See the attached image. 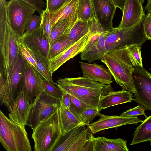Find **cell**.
I'll list each match as a JSON object with an SVG mask.
<instances>
[{
  "label": "cell",
  "mask_w": 151,
  "mask_h": 151,
  "mask_svg": "<svg viewBox=\"0 0 151 151\" xmlns=\"http://www.w3.org/2000/svg\"><path fill=\"white\" fill-rule=\"evenodd\" d=\"M91 20L83 21L78 19L70 29L67 36L70 40L76 42L91 31Z\"/></svg>",
  "instance_id": "83f0119b"
},
{
  "label": "cell",
  "mask_w": 151,
  "mask_h": 151,
  "mask_svg": "<svg viewBox=\"0 0 151 151\" xmlns=\"http://www.w3.org/2000/svg\"><path fill=\"white\" fill-rule=\"evenodd\" d=\"M7 2L0 0V81L8 78L9 71L20 55L22 44V36L10 24Z\"/></svg>",
  "instance_id": "6da1fadb"
},
{
  "label": "cell",
  "mask_w": 151,
  "mask_h": 151,
  "mask_svg": "<svg viewBox=\"0 0 151 151\" xmlns=\"http://www.w3.org/2000/svg\"><path fill=\"white\" fill-rule=\"evenodd\" d=\"M29 4L34 7L36 11L41 15L42 13L43 9L46 5L45 3L43 0H22Z\"/></svg>",
  "instance_id": "ab89813d"
},
{
  "label": "cell",
  "mask_w": 151,
  "mask_h": 151,
  "mask_svg": "<svg viewBox=\"0 0 151 151\" xmlns=\"http://www.w3.org/2000/svg\"><path fill=\"white\" fill-rule=\"evenodd\" d=\"M128 52V47L119 48L106 53L101 60L106 65L116 82L122 89L134 93L132 76L134 67Z\"/></svg>",
  "instance_id": "3957f363"
},
{
  "label": "cell",
  "mask_w": 151,
  "mask_h": 151,
  "mask_svg": "<svg viewBox=\"0 0 151 151\" xmlns=\"http://www.w3.org/2000/svg\"><path fill=\"white\" fill-rule=\"evenodd\" d=\"M145 33L148 40H151V12L147 13L143 21Z\"/></svg>",
  "instance_id": "f35d334b"
},
{
  "label": "cell",
  "mask_w": 151,
  "mask_h": 151,
  "mask_svg": "<svg viewBox=\"0 0 151 151\" xmlns=\"http://www.w3.org/2000/svg\"><path fill=\"white\" fill-rule=\"evenodd\" d=\"M90 134L84 124L78 125L62 134L52 151H91Z\"/></svg>",
  "instance_id": "ba28073f"
},
{
  "label": "cell",
  "mask_w": 151,
  "mask_h": 151,
  "mask_svg": "<svg viewBox=\"0 0 151 151\" xmlns=\"http://www.w3.org/2000/svg\"><path fill=\"white\" fill-rule=\"evenodd\" d=\"M100 112L98 109L87 107L79 115V118L85 125H88L96 116H98Z\"/></svg>",
  "instance_id": "1f68e13d"
},
{
  "label": "cell",
  "mask_w": 151,
  "mask_h": 151,
  "mask_svg": "<svg viewBox=\"0 0 151 151\" xmlns=\"http://www.w3.org/2000/svg\"><path fill=\"white\" fill-rule=\"evenodd\" d=\"M119 28L132 27L140 22L145 16L142 5L139 0H127L122 11Z\"/></svg>",
  "instance_id": "e0dca14e"
},
{
  "label": "cell",
  "mask_w": 151,
  "mask_h": 151,
  "mask_svg": "<svg viewBox=\"0 0 151 151\" xmlns=\"http://www.w3.org/2000/svg\"><path fill=\"white\" fill-rule=\"evenodd\" d=\"M133 97L132 93L129 91L122 89L115 91L110 85H107L101 94L98 109L100 112L109 107L131 102L133 100Z\"/></svg>",
  "instance_id": "2e32d148"
},
{
  "label": "cell",
  "mask_w": 151,
  "mask_h": 151,
  "mask_svg": "<svg viewBox=\"0 0 151 151\" xmlns=\"http://www.w3.org/2000/svg\"><path fill=\"white\" fill-rule=\"evenodd\" d=\"M143 19L130 27H113L109 32L105 40L106 53L116 49L128 47L133 45L137 44L142 46L148 40L144 29Z\"/></svg>",
  "instance_id": "8992f818"
},
{
  "label": "cell",
  "mask_w": 151,
  "mask_h": 151,
  "mask_svg": "<svg viewBox=\"0 0 151 151\" xmlns=\"http://www.w3.org/2000/svg\"><path fill=\"white\" fill-rule=\"evenodd\" d=\"M78 19V15L71 18L62 19L52 28L50 36V47L58 40L67 35Z\"/></svg>",
  "instance_id": "cb8c5ba5"
},
{
  "label": "cell",
  "mask_w": 151,
  "mask_h": 151,
  "mask_svg": "<svg viewBox=\"0 0 151 151\" xmlns=\"http://www.w3.org/2000/svg\"><path fill=\"white\" fill-rule=\"evenodd\" d=\"M21 38L22 43L28 47L40 50L50 59V46L44 32L42 22L38 28L30 34H23Z\"/></svg>",
  "instance_id": "d6986e66"
},
{
  "label": "cell",
  "mask_w": 151,
  "mask_h": 151,
  "mask_svg": "<svg viewBox=\"0 0 151 151\" xmlns=\"http://www.w3.org/2000/svg\"><path fill=\"white\" fill-rule=\"evenodd\" d=\"M70 96L71 104L70 111L79 118V115L85 109L90 107L75 97L70 95Z\"/></svg>",
  "instance_id": "d6a6232c"
},
{
  "label": "cell",
  "mask_w": 151,
  "mask_h": 151,
  "mask_svg": "<svg viewBox=\"0 0 151 151\" xmlns=\"http://www.w3.org/2000/svg\"><path fill=\"white\" fill-rule=\"evenodd\" d=\"M59 110L63 135L77 126L84 124L78 118L66 107L61 101Z\"/></svg>",
  "instance_id": "d4e9b609"
},
{
  "label": "cell",
  "mask_w": 151,
  "mask_h": 151,
  "mask_svg": "<svg viewBox=\"0 0 151 151\" xmlns=\"http://www.w3.org/2000/svg\"><path fill=\"white\" fill-rule=\"evenodd\" d=\"M92 151H128L127 141L121 138L109 139L105 137H94L91 134Z\"/></svg>",
  "instance_id": "44dd1931"
},
{
  "label": "cell",
  "mask_w": 151,
  "mask_h": 151,
  "mask_svg": "<svg viewBox=\"0 0 151 151\" xmlns=\"http://www.w3.org/2000/svg\"><path fill=\"white\" fill-rule=\"evenodd\" d=\"M35 101L30 103L22 90L7 109L9 112V118L17 124L27 125L30 111Z\"/></svg>",
  "instance_id": "5bb4252c"
},
{
  "label": "cell",
  "mask_w": 151,
  "mask_h": 151,
  "mask_svg": "<svg viewBox=\"0 0 151 151\" xmlns=\"http://www.w3.org/2000/svg\"><path fill=\"white\" fill-rule=\"evenodd\" d=\"M132 76L135 88L133 100L145 110H151V74L143 67H134Z\"/></svg>",
  "instance_id": "8fae6325"
},
{
  "label": "cell",
  "mask_w": 151,
  "mask_h": 151,
  "mask_svg": "<svg viewBox=\"0 0 151 151\" xmlns=\"http://www.w3.org/2000/svg\"><path fill=\"white\" fill-rule=\"evenodd\" d=\"M42 82L45 90L61 100L63 95V92L60 88L57 86H56L54 84L44 78Z\"/></svg>",
  "instance_id": "d590c367"
},
{
  "label": "cell",
  "mask_w": 151,
  "mask_h": 151,
  "mask_svg": "<svg viewBox=\"0 0 151 151\" xmlns=\"http://www.w3.org/2000/svg\"><path fill=\"white\" fill-rule=\"evenodd\" d=\"M78 0H66L58 8L48 11L52 28L60 20L78 15Z\"/></svg>",
  "instance_id": "7402d4cb"
},
{
  "label": "cell",
  "mask_w": 151,
  "mask_h": 151,
  "mask_svg": "<svg viewBox=\"0 0 151 151\" xmlns=\"http://www.w3.org/2000/svg\"><path fill=\"white\" fill-rule=\"evenodd\" d=\"M109 32H103L97 43L88 50L82 51L80 53V57L82 60L91 63L102 58L106 53L105 41Z\"/></svg>",
  "instance_id": "603a6c76"
},
{
  "label": "cell",
  "mask_w": 151,
  "mask_h": 151,
  "mask_svg": "<svg viewBox=\"0 0 151 151\" xmlns=\"http://www.w3.org/2000/svg\"><path fill=\"white\" fill-rule=\"evenodd\" d=\"M42 21L41 16L33 15L30 19L24 34H28L33 32L40 25Z\"/></svg>",
  "instance_id": "8d00e7d4"
},
{
  "label": "cell",
  "mask_w": 151,
  "mask_h": 151,
  "mask_svg": "<svg viewBox=\"0 0 151 151\" xmlns=\"http://www.w3.org/2000/svg\"><path fill=\"white\" fill-rule=\"evenodd\" d=\"M62 91L63 92V95L61 101L66 107L70 110L71 104L70 95L64 91Z\"/></svg>",
  "instance_id": "b9f144b4"
},
{
  "label": "cell",
  "mask_w": 151,
  "mask_h": 151,
  "mask_svg": "<svg viewBox=\"0 0 151 151\" xmlns=\"http://www.w3.org/2000/svg\"><path fill=\"white\" fill-rule=\"evenodd\" d=\"M150 145H151V140L150 141Z\"/></svg>",
  "instance_id": "bcb514c9"
},
{
  "label": "cell",
  "mask_w": 151,
  "mask_h": 151,
  "mask_svg": "<svg viewBox=\"0 0 151 151\" xmlns=\"http://www.w3.org/2000/svg\"><path fill=\"white\" fill-rule=\"evenodd\" d=\"M141 47L138 45L135 44L128 47L129 55L134 67H143L141 53Z\"/></svg>",
  "instance_id": "4dcf8cb0"
},
{
  "label": "cell",
  "mask_w": 151,
  "mask_h": 151,
  "mask_svg": "<svg viewBox=\"0 0 151 151\" xmlns=\"http://www.w3.org/2000/svg\"><path fill=\"white\" fill-rule=\"evenodd\" d=\"M90 37V32L68 48L50 59V66L51 73L52 74L66 61L80 53L88 43Z\"/></svg>",
  "instance_id": "ac0fdd59"
},
{
  "label": "cell",
  "mask_w": 151,
  "mask_h": 151,
  "mask_svg": "<svg viewBox=\"0 0 151 151\" xmlns=\"http://www.w3.org/2000/svg\"><path fill=\"white\" fill-rule=\"evenodd\" d=\"M78 19L83 21L91 20L95 16L91 0H78Z\"/></svg>",
  "instance_id": "f1b7e54d"
},
{
  "label": "cell",
  "mask_w": 151,
  "mask_h": 151,
  "mask_svg": "<svg viewBox=\"0 0 151 151\" xmlns=\"http://www.w3.org/2000/svg\"><path fill=\"white\" fill-rule=\"evenodd\" d=\"M91 0L97 22L105 31H110L116 7L111 0Z\"/></svg>",
  "instance_id": "9a60e30c"
},
{
  "label": "cell",
  "mask_w": 151,
  "mask_h": 151,
  "mask_svg": "<svg viewBox=\"0 0 151 151\" xmlns=\"http://www.w3.org/2000/svg\"><path fill=\"white\" fill-rule=\"evenodd\" d=\"M116 8H119L122 12L127 0H111Z\"/></svg>",
  "instance_id": "7bdbcfd3"
},
{
  "label": "cell",
  "mask_w": 151,
  "mask_h": 151,
  "mask_svg": "<svg viewBox=\"0 0 151 151\" xmlns=\"http://www.w3.org/2000/svg\"><path fill=\"white\" fill-rule=\"evenodd\" d=\"M43 79L35 68L26 62L23 69L22 90L31 103H33L36 98L45 90Z\"/></svg>",
  "instance_id": "7c38bea8"
},
{
  "label": "cell",
  "mask_w": 151,
  "mask_h": 151,
  "mask_svg": "<svg viewBox=\"0 0 151 151\" xmlns=\"http://www.w3.org/2000/svg\"><path fill=\"white\" fill-rule=\"evenodd\" d=\"M145 8L147 13L151 12V0H147V4Z\"/></svg>",
  "instance_id": "ee69618b"
},
{
  "label": "cell",
  "mask_w": 151,
  "mask_h": 151,
  "mask_svg": "<svg viewBox=\"0 0 151 151\" xmlns=\"http://www.w3.org/2000/svg\"><path fill=\"white\" fill-rule=\"evenodd\" d=\"M0 142L7 151H31L25 126L15 123L0 110Z\"/></svg>",
  "instance_id": "5b68a950"
},
{
  "label": "cell",
  "mask_w": 151,
  "mask_h": 151,
  "mask_svg": "<svg viewBox=\"0 0 151 151\" xmlns=\"http://www.w3.org/2000/svg\"><path fill=\"white\" fill-rule=\"evenodd\" d=\"M145 110L142 105L139 104L135 107L125 111L120 115L126 116H137L144 115L146 118L147 116L145 113Z\"/></svg>",
  "instance_id": "74e56055"
},
{
  "label": "cell",
  "mask_w": 151,
  "mask_h": 151,
  "mask_svg": "<svg viewBox=\"0 0 151 151\" xmlns=\"http://www.w3.org/2000/svg\"><path fill=\"white\" fill-rule=\"evenodd\" d=\"M98 116L99 117L98 120L88 125V128L93 134L108 129L117 128L128 124H136L143 121L137 116L107 115L100 112Z\"/></svg>",
  "instance_id": "4fadbf2b"
},
{
  "label": "cell",
  "mask_w": 151,
  "mask_h": 151,
  "mask_svg": "<svg viewBox=\"0 0 151 151\" xmlns=\"http://www.w3.org/2000/svg\"><path fill=\"white\" fill-rule=\"evenodd\" d=\"M31 49L35 58L38 72L44 79L55 84L52 78V74L50 71L49 59L40 50Z\"/></svg>",
  "instance_id": "4316f807"
},
{
  "label": "cell",
  "mask_w": 151,
  "mask_h": 151,
  "mask_svg": "<svg viewBox=\"0 0 151 151\" xmlns=\"http://www.w3.org/2000/svg\"><path fill=\"white\" fill-rule=\"evenodd\" d=\"M75 42L70 40L67 35L62 37L51 46L50 50V59L62 52Z\"/></svg>",
  "instance_id": "f546056e"
},
{
  "label": "cell",
  "mask_w": 151,
  "mask_h": 151,
  "mask_svg": "<svg viewBox=\"0 0 151 151\" xmlns=\"http://www.w3.org/2000/svg\"><path fill=\"white\" fill-rule=\"evenodd\" d=\"M83 76L106 85L113 82V76L108 68L103 65L79 62Z\"/></svg>",
  "instance_id": "ffe728a7"
},
{
  "label": "cell",
  "mask_w": 151,
  "mask_h": 151,
  "mask_svg": "<svg viewBox=\"0 0 151 151\" xmlns=\"http://www.w3.org/2000/svg\"><path fill=\"white\" fill-rule=\"evenodd\" d=\"M8 19L12 28L22 36L36 9L22 0H10L7 4Z\"/></svg>",
  "instance_id": "30bf717a"
},
{
  "label": "cell",
  "mask_w": 151,
  "mask_h": 151,
  "mask_svg": "<svg viewBox=\"0 0 151 151\" xmlns=\"http://www.w3.org/2000/svg\"><path fill=\"white\" fill-rule=\"evenodd\" d=\"M66 0H46V9L48 11L55 10L60 7Z\"/></svg>",
  "instance_id": "60d3db41"
},
{
  "label": "cell",
  "mask_w": 151,
  "mask_h": 151,
  "mask_svg": "<svg viewBox=\"0 0 151 151\" xmlns=\"http://www.w3.org/2000/svg\"><path fill=\"white\" fill-rule=\"evenodd\" d=\"M55 84L90 107L97 109L101 94L107 85L83 76L59 78Z\"/></svg>",
  "instance_id": "7a4b0ae2"
},
{
  "label": "cell",
  "mask_w": 151,
  "mask_h": 151,
  "mask_svg": "<svg viewBox=\"0 0 151 151\" xmlns=\"http://www.w3.org/2000/svg\"><path fill=\"white\" fill-rule=\"evenodd\" d=\"M145 0H139L140 3L143 5Z\"/></svg>",
  "instance_id": "f6af8a7d"
},
{
  "label": "cell",
  "mask_w": 151,
  "mask_h": 151,
  "mask_svg": "<svg viewBox=\"0 0 151 151\" xmlns=\"http://www.w3.org/2000/svg\"><path fill=\"white\" fill-rule=\"evenodd\" d=\"M40 16L42 18L41 22L44 32L50 44V36L52 28L50 24L48 11L46 9L44 10Z\"/></svg>",
  "instance_id": "e575fe53"
},
{
  "label": "cell",
  "mask_w": 151,
  "mask_h": 151,
  "mask_svg": "<svg viewBox=\"0 0 151 151\" xmlns=\"http://www.w3.org/2000/svg\"><path fill=\"white\" fill-rule=\"evenodd\" d=\"M61 102V99L45 90L35 99L27 125L33 130L41 121L55 111Z\"/></svg>",
  "instance_id": "9c48e42d"
},
{
  "label": "cell",
  "mask_w": 151,
  "mask_h": 151,
  "mask_svg": "<svg viewBox=\"0 0 151 151\" xmlns=\"http://www.w3.org/2000/svg\"><path fill=\"white\" fill-rule=\"evenodd\" d=\"M27 61L20 54L9 72L7 79L0 81V101L7 109L22 90L23 71Z\"/></svg>",
  "instance_id": "52a82bcc"
},
{
  "label": "cell",
  "mask_w": 151,
  "mask_h": 151,
  "mask_svg": "<svg viewBox=\"0 0 151 151\" xmlns=\"http://www.w3.org/2000/svg\"><path fill=\"white\" fill-rule=\"evenodd\" d=\"M32 138L35 151H52L62 134L59 108L33 129Z\"/></svg>",
  "instance_id": "277c9868"
},
{
  "label": "cell",
  "mask_w": 151,
  "mask_h": 151,
  "mask_svg": "<svg viewBox=\"0 0 151 151\" xmlns=\"http://www.w3.org/2000/svg\"><path fill=\"white\" fill-rule=\"evenodd\" d=\"M133 136L131 145L151 140V115L137 127Z\"/></svg>",
  "instance_id": "484cf974"
},
{
  "label": "cell",
  "mask_w": 151,
  "mask_h": 151,
  "mask_svg": "<svg viewBox=\"0 0 151 151\" xmlns=\"http://www.w3.org/2000/svg\"><path fill=\"white\" fill-rule=\"evenodd\" d=\"M20 54L38 71L36 60L32 50L22 43L20 49Z\"/></svg>",
  "instance_id": "836d02e7"
}]
</instances>
